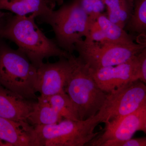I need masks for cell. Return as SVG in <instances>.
<instances>
[{"label":"cell","mask_w":146,"mask_h":146,"mask_svg":"<svg viewBox=\"0 0 146 146\" xmlns=\"http://www.w3.org/2000/svg\"><path fill=\"white\" fill-rule=\"evenodd\" d=\"M35 18L33 15L11 14L0 30V37L14 42L36 69L45 58H69L72 54L60 48L56 42L48 38L35 23Z\"/></svg>","instance_id":"obj_1"},{"label":"cell","mask_w":146,"mask_h":146,"mask_svg":"<svg viewBox=\"0 0 146 146\" xmlns=\"http://www.w3.org/2000/svg\"><path fill=\"white\" fill-rule=\"evenodd\" d=\"M72 68L65 87L75 108L79 120L94 117L100 110L108 94L103 91L91 75L89 67L79 56L71 55Z\"/></svg>","instance_id":"obj_2"},{"label":"cell","mask_w":146,"mask_h":146,"mask_svg":"<svg viewBox=\"0 0 146 146\" xmlns=\"http://www.w3.org/2000/svg\"><path fill=\"white\" fill-rule=\"evenodd\" d=\"M102 123L97 113L85 120L68 119L52 124L34 126L33 146H84L100 133L94 132Z\"/></svg>","instance_id":"obj_3"},{"label":"cell","mask_w":146,"mask_h":146,"mask_svg":"<svg viewBox=\"0 0 146 146\" xmlns=\"http://www.w3.org/2000/svg\"><path fill=\"white\" fill-rule=\"evenodd\" d=\"M37 69L20 50L0 37V85L27 100L36 99Z\"/></svg>","instance_id":"obj_4"},{"label":"cell","mask_w":146,"mask_h":146,"mask_svg":"<svg viewBox=\"0 0 146 146\" xmlns=\"http://www.w3.org/2000/svg\"><path fill=\"white\" fill-rule=\"evenodd\" d=\"M93 21L84 10L79 0H73L53 10L44 22L51 26L58 46L72 54L75 44L89 35Z\"/></svg>","instance_id":"obj_5"},{"label":"cell","mask_w":146,"mask_h":146,"mask_svg":"<svg viewBox=\"0 0 146 146\" xmlns=\"http://www.w3.org/2000/svg\"><path fill=\"white\" fill-rule=\"evenodd\" d=\"M146 48L144 43L123 44L82 39L75 44V50L90 69L115 66L124 63Z\"/></svg>","instance_id":"obj_6"},{"label":"cell","mask_w":146,"mask_h":146,"mask_svg":"<svg viewBox=\"0 0 146 146\" xmlns=\"http://www.w3.org/2000/svg\"><path fill=\"white\" fill-rule=\"evenodd\" d=\"M146 103V86L140 80L131 82L108 94L98 113L105 123L137 110Z\"/></svg>","instance_id":"obj_7"},{"label":"cell","mask_w":146,"mask_h":146,"mask_svg":"<svg viewBox=\"0 0 146 146\" xmlns=\"http://www.w3.org/2000/svg\"><path fill=\"white\" fill-rule=\"evenodd\" d=\"M104 131L86 146H110L132 138L136 131L146 132V103L130 114L106 123Z\"/></svg>","instance_id":"obj_8"},{"label":"cell","mask_w":146,"mask_h":146,"mask_svg":"<svg viewBox=\"0 0 146 146\" xmlns=\"http://www.w3.org/2000/svg\"><path fill=\"white\" fill-rule=\"evenodd\" d=\"M71 55L60 58L54 63H42L37 68L35 89L43 97H49L65 91L66 82L72 68Z\"/></svg>","instance_id":"obj_9"},{"label":"cell","mask_w":146,"mask_h":146,"mask_svg":"<svg viewBox=\"0 0 146 146\" xmlns=\"http://www.w3.org/2000/svg\"><path fill=\"white\" fill-rule=\"evenodd\" d=\"M137 55L119 65L95 70L89 68V71L100 89L109 94L126 84L136 81Z\"/></svg>","instance_id":"obj_10"},{"label":"cell","mask_w":146,"mask_h":146,"mask_svg":"<svg viewBox=\"0 0 146 146\" xmlns=\"http://www.w3.org/2000/svg\"><path fill=\"white\" fill-rule=\"evenodd\" d=\"M35 102L0 85V117L28 122Z\"/></svg>","instance_id":"obj_11"},{"label":"cell","mask_w":146,"mask_h":146,"mask_svg":"<svg viewBox=\"0 0 146 146\" xmlns=\"http://www.w3.org/2000/svg\"><path fill=\"white\" fill-rule=\"evenodd\" d=\"M55 5L51 0H0V10L9 11L18 16L33 15L44 22Z\"/></svg>","instance_id":"obj_12"},{"label":"cell","mask_w":146,"mask_h":146,"mask_svg":"<svg viewBox=\"0 0 146 146\" xmlns=\"http://www.w3.org/2000/svg\"><path fill=\"white\" fill-rule=\"evenodd\" d=\"M33 131L28 122L0 117V139L9 146H33Z\"/></svg>","instance_id":"obj_13"},{"label":"cell","mask_w":146,"mask_h":146,"mask_svg":"<svg viewBox=\"0 0 146 146\" xmlns=\"http://www.w3.org/2000/svg\"><path fill=\"white\" fill-rule=\"evenodd\" d=\"M37 99L28 119V122L31 125L35 126L52 124L63 120V117L55 110L45 97L40 96Z\"/></svg>","instance_id":"obj_14"},{"label":"cell","mask_w":146,"mask_h":146,"mask_svg":"<svg viewBox=\"0 0 146 146\" xmlns=\"http://www.w3.org/2000/svg\"><path fill=\"white\" fill-rule=\"evenodd\" d=\"M134 1V0H104L108 18L112 23L124 29L133 13Z\"/></svg>","instance_id":"obj_15"},{"label":"cell","mask_w":146,"mask_h":146,"mask_svg":"<svg viewBox=\"0 0 146 146\" xmlns=\"http://www.w3.org/2000/svg\"><path fill=\"white\" fill-rule=\"evenodd\" d=\"M96 21L108 41L123 44L134 43L136 38V35L128 33L123 29L112 23L106 14L101 13L97 17Z\"/></svg>","instance_id":"obj_16"},{"label":"cell","mask_w":146,"mask_h":146,"mask_svg":"<svg viewBox=\"0 0 146 146\" xmlns=\"http://www.w3.org/2000/svg\"><path fill=\"white\" fill-rule=\"evenodd\" d=\"M124 29L146 37V0H134L133 13Z\"/></svg>","instance_id":"obj_17"},{"label":"cell","mask_w":146,"mask_h":146,"mask_svg":"<svg viewBox=\"0 0 146 146\" xmlns=\"http://www.w3.org/2000/svg\"><path fill=\"white\" fill-rule=\"evenodd\" d=\"M44 97L63 118L74 121L79 120L75 108L65 91L50 96Z\"/></svg>","instance_id":"obj_18"},{"label":"cell","mask_w":146,"mask_h":146,"mask_svg":"<svg viewBox=\"0 0 146 146\" xmlns=\"http://www.w3.org/2000/svg\"><path fill=\"white\" fill-rule=\"evenodd\" d=\"M84 10L93 21H96L97 17L103 13L105 5L104 0H79Z\"/></svg>","instance_id":"obj_19"},{"label":"cell","mask_w":146,"mask_h":146,"mask_svg":"<svg viewBox=\"0 0 146 146\" xmlns=\"http://www.w3.org/2000/svg\"><path fill=\"white\" fill-rule=\"evenodd\" d=\"M135 80L146 82V48L137 55Z\"/></svg>","instance_id":"obj_20"},{"label":"cell","mask_w":146,"mask_h":146,"mask_svg":"<svg viewBox=\"0 0 146 146\" xmlns=\"http://www.w3.org/2000/svg\"><path fill=\"white\" fill-rule=\"evenodd\" d=\"M146 137L134 138H131L125 141L116 142L110 146H146Z\"/></svg>","instance_id":"obj_21"},{"label":"cell","mask_w":146,"mask_h":146,"mask_svg":"<svg viewBox=\"0 0 146 146\" xmlns=\"http://www.w3.org/2000/svg\"><path fill=\"white\" fill-rule=\"evenodd\" d=\"M11 14L9 12H3L0 10V30L4 26L9 17Z\"/></svg>","instance_id":"obj_22"},{"label":"cell","mask_w":146,"mask_h":146,"mask_svg":"<svg viewBox=\"0 0 146 146\" xmlns=\"http://www.w3.org/2000/svg\"><path fill=\"white\" fill-rule=\"evenodd\" d=\"M54 3L57 4L58 5H61L63 4L64 0H51Z\"/></svg>","instance_id":"obj_23"},{"label":"cell","mask_w":146,"mask_h":146,"mask_svg":"<svg viewBox=\"0 0 146 146\" xmlns=\"http://www.w3.org/2000/svg\"><path fill=\"white\" fill-rule=\"evenodd\" d=\"M0 146H9V145L0 139Z\"/></svg>","instance_id":"obj_24"}]
</instances>
